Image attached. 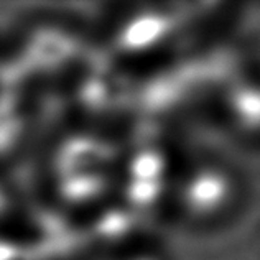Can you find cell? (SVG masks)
<instances>
[{
  "label": "cell",
  "instance_id": "obj_1",
  "mask_svg": "<svg viewBox=\"0 0 260 260\" xmlns=\"http://www.w3.org/2000/svg\"><path fill=\"white\" fill-rule=\"evenodd\" d=\"M170 188L176 213L198 228L225 221L241 200V184L236 173L214 160L191 163Z\"/></svg>",
  "mask_w": 260,
  "mask_h": 260
},
{
  "label": "cell",
  "instance_id": "obj_2",
  "mask_svg": "<svg viewBox=\"0 0 260 260\" xmlns=\"http://www.w3.org/2000/svg\"><path fill=\"white\" fill-rule=\"evenodd\" d=\"M33 91L15 76H0V168L28 152L38 135V106Z\"/></svg>",
  "mask_w": 260,
  "mask_h": 260
},
{
  "label": "cell",
  "instance_id": "obj_3",
  "mask_svg": "<svg viewBox=\"0 0 260 260\" xmlns=\"http://www.w3.org/2000/svg\"><path fill=\"white\" fill-rule=\"evenodd\" d=\"M7 204H13V198H10V194L7 193V188L4 184H0V219L5 216V211H7Z\"/></svg>",
  "mask_w": 260,
  "mask_h": 260
},
{
  "label": "cell",
  "instance_id": "obj_4",
  "mask_svg": "<svg viewBox=\"0 0 260 260\" xmlns=\"http://www.w3.org/2000/svg\"><path fill=\"white\" fill-rule=\"evenodd\" d=\"M4 59H5V56H4V51L0 50V76H2V71H4Z\"/></svg>",
  "mask_w": 260,
  "mask_h": 260
},
{
  "label": "cell",
  "instance_id": "obj_5",
  "mask_svg": "<svg viewBox=\"0 0 260 260\" xmlns=\"http://www.w3.org/2000/svg\"><path fill=\"white\" fill-rule=\"evenodd\" d=\"M135 260H155V258H150V257H145V255H143V257H137Z\"/></svg>",
  "mask_w": 260,
  "mask_h": 260
}]
</instances>
